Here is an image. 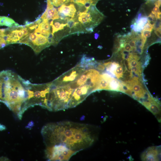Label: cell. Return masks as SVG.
I'll use <instances>...</instances> for the list:
<instances>
[{"label":"cell","mask_w":161,"mask_h":161,"mask_svg":"<svg viewBox=\"0 0 161 161\" xmlns=\"http://www.w3.org/2000/svg\"><path fill=\"white\" fill-rule=\"evenodd\" d=\"M154 32L158 37L160 38H161V32L156 30H155Z\"/></svg>","instance_id":"cell-28"},{"label":"cell","mask_w":161,"mask_h":161,"mask_svg":"<svg viewBox=\"0 0 161 161\" xmlns=\"http://www.w3.org/2000/svg\"><path fill=\"white\" fill-rule=\"evenodd\" d=\"M149 16L153 18L155 17V14L152 13H151L150 14V15H149Z\"/></svg>","instance_id":"cell-30"},{"label":"cell","mask_w":161,"mask_h":161,"mask_svg":"<svg viewBox=\"0 0 161 161\" xmlns=\"http://www.w3.org/2000/svg\"><path fill=\"white\" fill-rule=\"evenodd\" d=\"M131 69V71L134 72V73L140 75L141 73V67H131L130 69Z\"/></svg>","instance_id":"cell-20"},{"label":"cell","mask_w":161,"mask_h":161,"mask_svg":"<svg viewBox=\"0 0 161 161\" xmlns=\"http://www.w3.org/2000/svg\"><path fill=\"white\" fill-rule=\"evenodd\" d=\"M137 61L135 60L131 59L127 61L129 69H130L131 67H141L140 63Z\"/></svg>","instance_id":"cell-19"},{"label":"cell","mask_w":161,"mask_h":161,"mask_svg":"<svg viewBox=\"0 0 161 161\" xmlns=\"http://www.w3.org/2000/svg\"><path fill=\"white\" fill-rule=\"evenodd\" d=\"M2 26L11 27L14 26H19V25L10 18L6 16H0V26Z\"/></svg>","instance_id":"cell-13"},{"label":"cell","mask_w":161,"mask_h":161,"mask_svg":"<svg viewBox=\"0 0 161 161\" xmlns=\"http://www.w3.org/2000/svg\"><path fill=\"white\" fill-rule=\"evenodd\" d=\"M161 158V146H153L146 149L142 154L143 161H159Z\"/></svg>","instance_id":"cell-10"},{"label":"cell","mask_w":161,"mask_h":161,"mask_svg":"<svg viewBox=\"0 0 161 161\" xmlns=\"http://www.w3.org/2000/svg\"><path fill=\"white\" fill-rule=\"evenodd\" d=\"M47 6L46 9L40 18L41 20L47 19L55 20L60 18L58 12L55 8L50 0H47Z\"/></svg>","instance_id":"cell-12"},{"label":"cell","mask_w":161,"mask_h":161,"mask_svg":"<svg viewBox=\"0 0 161 161\" xmlns=\"http://www.w3.org/2000/svg\"><path fill=\"white\" fill-rule=\"evenodd\" d=\"M85 69L78 64L52 82V85L55 86L68 85L79 78Z\"/></svg>","instance_id":"cell-7"},{"label":"cell","mask_w":161,"mask_h":161,"mask_svg":"<svg viewBox=\"0 0 161 161\" xmlns=\"http://www.w3.org/2000/svg\"><path fill=\"white\" fill-rule=\"evenodd\" d=\"M153 11L155 13L159 12H160L159 7L157 6H155L154 8Z\"/></svg>","instance_id":"cell-26"},{"label":"cell","mask_w":161,"mask_h":161,"mask_svg":"<svg viewBox=\"0 0 161 161\" xmlns=\"http://www.w3.org/2000/svg\"><path fill=\"white\" fill-rule=\"evenodd\" d=\"M97 129L88 124L65 121L48 124L41 132L47 146L61 144L78 153L95 142Z\"/></svg>","instance_id":"cell-1"},{"label":"cell","mask_w":161,"mask_h":161,"mask_svg":"<svg viewBox=\"0 0 161 161\" xmlns=\"http://www.w3.org/2000/svg\"><path fill=\"white\" fill-rule=\"evenodd\" d=\"M78 9V5L71 0L62 4L58 8V11L60 18L67 20H73Z\"/></svg>","instance_id":"cell-9"},{"label":"cell","mask_w":161,"mask_h":161,"mask_svg":"<svg viewBox=\"0 0 161 161\" xmlns=\"http://www.w3.org/2000/svg\"><path fill=\"white\" fill-rule=\"evenodd\" d=\"M109 90L121 91V83L113 78L109 82Z\"/></svg>","instance_id":"cell-14"},{"label":"cell","mask_w":161,"mask_h":161,"mask_svg":"<svg viewBox=\"0 0 161 161\" xmlns=\"http://www.w3.org/2000/svg\"><path fill=\"white\" fill-rule=\"evenodd\" d=\"M6 129V127L5 126L0 124V131H2L5 130Z\"/></svg>","instance_id":"cell-27"},{"label":"cell","mask_w":161,"mask_h":161,"mask_svg":"<svg viewBox=\"0 0 161 161\" xmlns=\"http://www.w3.org/2000/svg\"><path fill=\"white\" fill-rule=\"evenodd\" d=\"M34 125V123L32 121L28 123L27 126H26V128L28 129H31L32 128Z\"/></svg>","instance_id":"cell-25"},{"label":"cell","mask_w":161,"mask_h":161,"mask_svg":"<svg viewBox=\"0 0 161 161\" xmlns=\"http://www.w3.org/2000/svg\"><path fill=\"white\" fill-rule=\"evenodd\" d=\"M73 90L69 85L55 86L52 84L47 109L51 111H58L69 109Z\"/></svg>","instance_id":"cell-4"},{"label":"cell","mask_w":161,"mask_h":161,"mask_svg":"<svg viewBox=\"0 0 161 161\" xmlns=\"http://www.w3.org/2000/svg\"><path fill=\"white\" fill-rule=\"evenodd\" d=\"M52 27L51 34L53 37L56 33L61 32L62 30L66 29L67 27L70 28L68 20L66 19L59 18L58 19L53 20L49 23Z\"/></svg>","instance_id":"cell-11"},{"label":"cell","mask_w":161,"mask_h":161,"mask_svg":"<svg viewBox=\"0 0 161 161\" xmlns=\"http://www.w3.org/2000/svg\"><path fill=\"white\" fill-rule=\"evenodd\" d=\"M142 14L141 13H140L138 14V16H137V18H136L137 20L139 21L140 18L142 17Z\"/></svg>","instance_id":"cell-29"},{"label":"cell","mask_w":161,"mask_h":161,"mask_svg":"<svg viewBox=\"0 0 161 161\" xmlns=\"http://www.w3.org/2000/svg\"><path fill=\"white\" fill-rule=\"evenodd\" d=\"M99 34H97V33H96L95 34V38L96 39H97L99 37Z\"/></svg>","instance_id":"cell-31"},{"label":"cell","mask_w":161,"mask_h":161,"mask_svg":"<svg viewBox=\"0 0 161 161\" xmlns=\"http://www.w3.org/2000/svg\"><path fill=\"white\" fill-rule=\"evenodd\" d=\"M141 35L144 36L145 37L148 38L150 37L151 35V31L148 30H142L141 31Z\"/></svg>","instance_id":"cell-21"},{"label":"cell","mask_w":161,"mask_h":161,"mask_svg":"<svg viewBox=\"0 0 161 161\" xmlns=\"http://www.w3.org/2000/svg\"><path fill=\"white\" fill-rule=\"evenodd\" d=\"M4 78V102L8 108L18 114L21 106L27 100V88L30 82L10 70L0 72Z\"/></svg>","instance_id":"cell-2"},{"label":"cell","mask_w":161,"mask_h":161,"mask_svg":"<svg viewBox=\"0 0 161 161\" xmlns=\"http://www.w3.org/2000/svg\"><path fill=\"white\" fill-rule=\"evenodd\" d=\"M78 5L88 6L95 5L100 0H71Z\"/></svg>","instance_id":"cell-15"},{"label":"cell","mask_w":161,"mask_h":161,"mask_svg":"<svg viewBox=\"0 0 161 161\" xmlns=\"http://www.w3.org/2000/svg\"><path fill=\"white\" fill-rule=\"evenodd\" d=\"M94 92L93 88L87 84L74 89L69 104V108L76 107Z\"/></svg>","instance_id":"cell-8"},{"label":"cell","mask_w":161,"mask_h":161,"mask_svg":"<svg viewBox=\"0 0 161 161\" xmlns=\"http://www.w3.org/2000/svg\"><path fill=\"white\" fill-rule=\"evenodd\" d=\"M109 90V83L106 80L100 76V79L99 83L97 90Z\"/></svg>","instance_id":"cell-16"},{"label":"cell","mask_w":161,"mask_h":161,"mask_svg":"<svg viewBox=\"0 0 161 161\" xmlns=\"http://www.w3.org/2000/svg\"><path fill=\"white\" fill-rule=\"evenodd\" d=\"M53 6L55 7L60 6L62 4L68 2L71 0H50Z\"/></svg>","instance_id":"cell-17"},{"label":"cell","mask_w":161,"mask_h":161,"mask_svg":"<svg viewBox=\"0 0 161 161\" xmlns=\"http://www.w3.org/2000/svg\"><path fill=\"white\" fill-rule=\"evenodd\" d=\"M104 17L95 5H78V10L73 21L71 32H92Z\"/></svg>","instance_id":"cell-3"},{"label":"cell","mask_w":161,"mask_h":161,"mask_svg":"<svg viewBox=\"0 0 161 161\" xmlns=\"http://www.w3.org/2000/svg\"><path fill=\"white\" fill-rule=\"evenodd\" d=\"M123 47L124 48L123 49L129 52L132 50V48H131L129 44L127 43H126L125 44Z\"/></svg>","instance_id":"cell-24"},{"label":"cell","mask_w":161,"mask_h":161,"mask_svg":"<svg viewBox=\"0 0 161 161\" xmlns=\"http://www.w3.org/2000/svg\"><path fill=\"white\" fill-rule=\"evenodd\" d=\"M19 43L29 46L37 54L43 49L52 45V40L39 32L37 28L21 40Z\"/></svg>","instance_id":"cell-5"},{"label":"cell","mask_w":161,"mask_h":161,"mask_svg":"<svg viewBox=\"0 0 161 161\" xmlns=\"http://www.w3.org/2000/svg\"><path fill=\"white\" fill-rule=\"evenodd\" d=\"M123 74V69L121 66L119 65L116 68L114 72V75L118 78L122 77Z\"/></svg>","instance_id":"cell-18"},{"label":"cell","mask_w":161,"mask_h":161,"mask_svg":"<svg viewBox=\"0 0 161 161\" xmlns=\"http://www.w3.org/2000/svg\"><path fill=\"white\" fill-rule=\"evenodd\" d=\"M134 25L133 24H131L130 26V28L132 30H133V29L134 28Z\"/></svg>","instance_id":"cell-32"},{"label":"cell","mask_w":161,"mask_h":161,"mask_svg":"<svg viewBox=\"0 0 161 161\" xmlns=\"http://www.w3.org/2000/svg\"><path fill=\"white\" fill-rule=\"evenodd\" d=\"M153 28L155 30L161 28V19H157L154 26Z\"/></svg>","instance_id":"cell-23"},{"label":"cell","mask_w":161,"mask_h":161,"mask_svg":"<svg viewBox=\"0 0 161 161\" xmlns=\"http://www.w3.org/2000/svg\"><path fill=\"white\" fill-rule=\"evenodd\" d=\"M153 28V26L148 23H147L144 26L143 30H148L151 32Z\"/></svg>","instance_id":"cell-22"},{"label":"cell","mask_w":161,"mask_h":161,"mask_svg":"<svg viewBox=\"0 0 161 161\" xmlns=\"http://www.w3.org/2000/svg\"><path fill=\"white\" fill-rule=\"evenodd\" d=\"M47 158L51 161H68L77 152L66 146L58 144L47 146L45 151Z\"/></svg>","instance_id":"cell-6"}]
</instances>
